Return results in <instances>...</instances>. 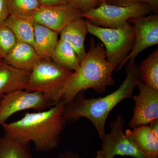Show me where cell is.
<instances>
[{
  "instance_id": "7",
  "label": "cell",
  "mask_w": 158,
  "mask_h": 158,
  "mask_svg": "<svg viewBox=\"0 0 158 158\" xmlns=\"http://www.w3.org/2000/svg\"><path fill=\"white\" fill-rule=\"evenodd\" d=\"M53 106L50 97L42 92L25 90L14 91L0 101V126L15 113L34 109L41 111Z\"/></svg>"
},
{
  "instance_id": "14",
  "label": "cell",
  "mask_w": 158,
  "mask_h": 158,
  "mask_svg": "<svg viewBox=\"0 0 158 158\" xmlns=\"http://www.w3.org/2000/svg\"><path fill=\"white\" fill-rule=\"evenodd\" d=\"M88 34L86 20L81 17L69 23L60 33V39L68 42L76 53L80 63L86 56L85 41Z\"/></svg>"
},
{
  "instance_id": "6",
  "label": "cell",
  "mask_w": 158,
  "mask_h": 158,
  "mask_svg": "<svg viewBox=\"0 0 158 158\" xmlns=\"http://www.w3.org/2000/svg\"><path fill=\"white\" fill-rule=\"evenodd\" d=\"M73 73L52 60H41L31 71L25 90L42 92L50 97L52 102L53 97Z\"/></svg>"
},
{
  "instance_id": "31",
  "label": "cell",
  "mask_w": 158,
  "mask_h": 158,
  "mask_svg": "<svg viewBox=\"0 0 158 158\" xmlns=\"http://www.w3.org/2000/svg\"><path fill=\"white\" fill-rule=\"evenodd\" d=\"M65 158H79L77 156H75L72 153H67L65 155Z\"/></svg>"
},
{
  "instance_id": "27",
  "label": "cell",
  "mask_w": 158,
  "mask_h": 158,
  "mask_svg": "<svg viewBox=\"0 0 158 158\" xmlns=\"http://www.w3.org/2000/svg\"><path fill=\"white\" fill-rule=\"evenodd\" d=\"M149 126L151 129L154 134L158 138V119L153 120L149 123Z\"/></svg>"
},
{
  "instance_id": "9",
  "label": "cell",
  "mask_w": 158,
  "mask_h": 158,
  "mask_svg": "<svg viewBox=\"0 0 158 158\" xmlns=\"http://www.w3.org/2000/svg\"><path fill=\"white\" fill-rule=\"evenodd\" d=\"M134 28L135 41L132 50L121 65L117 67L120 70L128 61H135L136 57L142 51L158 44V15L136 18L129 20Z\"/></svg>"
},
{
  "instance_id": "3",
  "label": "cell",
  "mask_w": 158,
  "mask_h": 158,
  "mask_svg": "<svg viewBox=\"0 0 158 158\" xmlns=\"http://www.w3.org/2000/svg\"><path fill=\"white\" fill-rule=\"evenodd\" d=\"M126 78L115 91L104 97L85 98L83 92L79 94L72 102L66 105L63 111L66 121L81 117L90 119L102 138L106 134L105 125L113 108L125 99L132 98L135 87L142 81L139 65L135 61H128Z\"/></svg>"
},
{
  "instance_id": "1",
  "label": "cell",
  "mask_w": 158,
  "mask_h": 158,
  "mask_svg": "<svg viewBox=\"0 0 158 158\" xmlns=\"http://www.w3.org/2000/svg\"><path fill=\"white\" fill-rule=\"evenodd\" d=\"M65 105L60 101L48 110L27 113L17 121L2 126L5 135L17 141L34 143L35 149L47 152L56 148L65 127Z\"/></svg>"
},
{
  "instance_id": "26",
  "label": "cell",
  "mask_w": 158,
  "mask_h": 158,
  "mask_svg": "<svg viewBox=\"0 0 158 158\" xmlns=\"http://www.w3.org/2000/svg\"><path fill=\"white\" fill-rule=\"evenodd\" d=\"M41 6H52L68 4V0H38Z\"/></svg>"
},
{
  "instance_id": "12",
  "label": "cell",
  "mask_w": 158,
  "mask_h": 158,
  "mask_svg": "<svg viewBox=\"0 0 158 158\" xmlns=\"http://www.w3.org/2000/svg\"><path fill=\"white\" fill-rule=\"evenodd\" d=\"M31 72L15 68L3 59L0 63V101L11 92L25 90Z\"/></svg>"
},
{
  "instance_id": "25",
  "label": "cell",
  "mask_w": 158,
  "mask_h": 158,
  "mask_svg": "<svg viewBox=\"0 0 158 158\" xmlns=\"http://www.w3.org/2000/svg\"><path fill=\"white\" fill-rule=\"evenodd\" d=\"M140 3H147V0H112L111 4L118 6H127Z\"/></svg>"
},
{
  "instance_id": "13",
  "label": "cell",
  "mask_w": 158,
  "mask_h": 158,
  "mask_svg": "<svg viewBox=\"0 0 158 158\" xmlns=\"http://www.w3.org/2000/svg\"><path fill=\"white\" fill-rule=\"evenodd\" d=\"M126 135L137 149L147 158H158V138L149 126L127 130Z\"/></svg>"
},
{
  "instance_id": "4",
  "label": "cell",
  "mask_w": 158,
  "mask_h": 158,
  "mask_svg": "<svg viewBox=\"0 0 158 158\" xmlns=\"http://www.w3.org/2000/svg\"><path fill=\"white\" fill-rule=\"evenodd\" d=\"M86 20L88 33L94 35L103 43L107 60L117 68L134 46L135 33L132 25L128 22L121 27L110 28L98 27Z\"/></svg>"
},
{
  "instance_id": "20",
  "label": "cell",
  "mask_w": 158,
  "mask_h": 158,
  "mask_svg": "<svg viewBox=\"0 0 158 158\" xmlns=\"http://www.w3.org/2000/svg\"><path fill=\"white\" fill-rule=\"evenodd\" d=\"M139 67L142 81L150 88L158 90V49L143 60Z\"/></svg>"
},
{
  "instance_id": "10",
  "label": "cell",
  "mask_w": 158,
  "mask_h": 158,
  "mask_svg": "<svg viewBox=\"0 0 158 158\" xmlns=\"http://www.w3.org/2000/svg\"><path fill=\"white\" fill-rule=\"evenodd\" d=\"M81 10L66 5L41 6L36 11L24 15L32 18L35 22L60 34L73 21L82 17Z\"/></svg>"
},
{
  "instance_id": "21",
  "label": "cell",
  "mask_w": 158,
  "mask_h": 158,
  "mask_svg": "<svg viewBox=\"0 0 158 158\" xmlns=\"http://www.w3.org/2000/svg\"><path fill=\"white\" fill-rule=\"evenodd\" d=\"M10 14L24 15L31 14L41 6L38 0H9Z\"/></svg>"
},
{
  "instance_id": "2",
  "label": "cell",
  "mask_w": 158,
  "mask_h": 158,
  "mask_svg": "<svg viewBox=\"0 0 158 158\" xmlns=\"http://www.w3.org/2000/svg\"><path fill=\"white\" fill-rule=\"evenodd\" d=\"M116 69L107 60L103 45L97 43L94 38H91L85 59L53 97V105L60 101L65 106L69 104L79 94L88 89L103 93L108 87L115 85L112 74Z\"/></svg>"
},
{
  "instance_id": "32",
  "label": "cell",
  "mask_w": 158,
  "mask_h": 158,
  "mask_svg": "<svg viewBox=\"0 0 158 158\" xmlns=\"http://www.w3.org/2000/svg\"><path fill=\"white\" fill-rule=\"evenodd\" d=\"M2 60H3V59H2V57L0 56V63H1V62H2Z\"/></svg>"
},
{
  "instance_id": "17",
  "label": "cell",
  "mask_w": 158,
  "mask_h": 158,
  "mask_svg": "<svg viewBox=\"0 0 158 158\" xmlns=\"http://www.w3.org/2000/svg\"><path fill=\"white\" fill-rule=\"evenodd\" d=\"M32 18L25 15L10 14L4 21L13 32L17 42L26 43L34 47V25Z\"/></svg>"
},
{
  "instance_id": "18",
  "label": "cell",
  "mask_w": 158,
  "mask_h": 158,
  "mask_svg": "<svg viewBox=\"0 0 158 158\" xmlns=\"http://www.w3.org/2000/svg\"><path fill=\"white\" fill-rule=\"evenodd\" d=\"M52 60L61 67L74 72L80 65V62L76 53L67 41L59 39L52 56Z\"/></svg>"
},
{
  "instance_id": "29",
  "label": "cell",
  "mask_w": 158,
  "mask_h": 158,
  "mask_svg": "<svg viewBox=\"0 0 158 158\" xmlns=\"http://www.w3.org/2000/svg\"><path fill=\"white\" fill-rule=\"evenodd\" d=\"M96 2L97 6H98L100 5L102 3L105 2L108 3V4H111L112 0H95Z\"/></svg>"
},
{
  "instance_id": "28",
  "label": "cell",
  "mask_w": 158,
  "mask_h": 158,
  "mask_svg": "<svg viewBox=\"0 0 158 158\" xmlns=\"http://www.w3.org/2000/svg\"><path fill=\"white\" fill-rule=\"evenodd\" d=\"M147 3L150 6L152 11L155 12L157 11L158 0H147Z\"/></svg>"
},
{
  "instance_id": "30",
  "label": "cell",
  "mask_w": 158,
  "mask_h": 158,
  "mask_svg": "<svg viewBox=\"0 0 158 158\" xmlns=\"http://www.w3.org/2000/svg\"><path fill=\"white\" fill-rule=\"evenodd\" d=\"M94 158H106L104 156L101 150L98 151L97 152L96 156Z\"/></svg>"
},
{
  "instance_id": "16",
  "label": "cell",
  "mask_w": 158,
  "mask_h": 158,
  "mask_svg": "<svg viewBox=\"0 0 158 158\" xmlns=\"http://www.w3.org/2000/svg\"><path fill=\"white\" fill-rule=\"evenodd\" d=\"M34 48L42 60H52L58 40V33L35 22Z\"/></svg>"
},
{
  "instance_id": "19",
  "label": "cell",
  "mask_w": 158,
  "mask_h": 158,
  "mask_svg": "<svg viewBox=\"0 0 158 158\" xmlns=\"http://www.w3.org/2000/svg\"><path fill=\"white\" fill-rule=\"evenodd\" d=\"M0 158H33L30 143L4 135L0 138Z\"/></svg>"
},
{
  "instance_id": "5",
  "label": "cell",
  "mask_w": 158,
  "mask_h": 158,
  "mask_svg": "<svg viewBox=\"0 0 158 158\" xmlns=\"http://www.w3.org/2000/svg\"><path fill=\"white\" fill-rule=\"evenodd\" d=\"M152 11L151 8L147 3L118 6L103 2L96 8L82 13V17L98 27L115 28L124 25L130 19L146 16Z\"/></svg>"
},
{
  "instance_id": "15",
  "label": "cell",
  "mask_w": 158,
  "mask_h": 158,
  "mask_svg": "<svg viewBox=\"0 0 158 158\" xmlns=\"http://www.w3.org/2000/svg\"><path fill=\"white\" fill-rule=\"evenodd\" d=\"M3 60L15 68L31 71L42 59L33 46L26 43L17 42Z\"/></svg>"
},
{
  "instance_id": "8",
  "label": "cell",
  "mask_w": 158,
  "mask_h": 158,
  "mask_svg": "<svg viewBox=\"0 0 158 158\" xmlns=\"http://www.w3.org/2000/svg\"><path fill=\"white\" fill-rule=\"evenodd\" d=\"M125 119L121 115L110 124L111 131L102 138L101 149L106 158H114L116 156H128L135 158H147L137 149L127 137L123 131Z\"/></svg>"
},
{
  "instance_id": "24",
  "label": "cell",
  "mask_w": 158,
  "mask_h": 158,
  "mask_svg": "<svg viewBox=\"0 0 158 158\" xmlns=\"http://www.w3.org/2000/svg\"><path fill=\"white\" fill-rule=\"evenodd\" d=\"M9 0H0V23L3 22L10 15Z\"/></svg>"
},
{
  "instance_id": "22",
  "label": "cell",
  "mask_w": 158,
  "mask_h": 158,
  "mask_svg": "<svg viewBox=\"0 0 158 158\" xmlns=\"http://www.w3.org/2000/svg\"><path fill=\"white\" fill-rule=\"evenodd\" d=\"M13 32L5 24L0 23V56L3 59L9 53L17 43Z\"/></svg>"
},
{
  "instance_id": "11",
  "label": "cell",
  "mask_w": 158,
  "mask_h": 158,
  "mask_svg": "<svg viewBox=\"0 0 158 158\" xmlns=\"http://www.w3.org/2000/svg\"><path fill=\"white\" fill-rule=\"evenodd\" d=\"M138 95H133L135 108L129 124L131 128L148 125L151 122L158 119V90H154L140 82L137 85Z\"/></svg>"
},
{
  "instance_id": "23",
  "label": "cell",
  "mask_w": 158,
  "mask_h": 158,
  "mask_svg": "<svg viewBox=\"0 0 158 158\" xmlns=\"http://www.w3.org/2000/svg\"><path fill=\"white\" fill-rule=\"evenodd\" d=\"M68 4L81 10L83 13L97 7L95 0H68Z\"/></svg>"
}]
</instances>
